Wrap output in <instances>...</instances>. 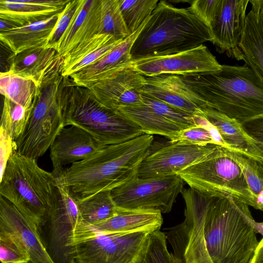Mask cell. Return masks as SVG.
Listing matches in <instances>:
<instances>
[{
	"label": "cell",
	"mask_w": 263,
	"mask_h": 263,
	"mask_svg": "<svg viewBox=\"0 0 263 263\" xmlns=\"http://www.w3.org/2000/svg\"><path fill=\"white\" fill-rule=\"evenodd\" d=\"M15 53L0 40V76L8 73Z\"/></svg>",
	"instance_id": "b9f144b4"
},
{
	"label": "cell",
	"mask_w": 263,
	"mask_h": 263,
	"mask_svg": "<svg viewBox=\"0 0 263 263\" xmlns=\"http://www.w3.org/2000/svg\"><path fill=\"white\" fill-rule=\"evenodd\" d=\"M248 263H263V239L261 238Z\"/></svg>",
	"instance_id": "7bdbcfd3"
},
{
	"label": "cell",
	"mask_w": 263,
	"mask_h": 263,
	"mask_svg": "<svg viewBox=\"0 0 263 263\" xmlns=\"http://www.w3.org/2000/svg\"><path fill=\"white\" fill-rule=\"evenodd\" d=\"M80 1L70 0L62 11L59 13L58 21L44 47L51 48L58 52L61 39L70 23Z\"/></svg>",
	"instance_id": "f35d334b"
},
{
	"label": "cell",
	"mask_w": 263,
	"mask_h": 263,
	"mask_svg": "<svg viewBox=\"0 0 263 263\" xmlns=\"http://www.w3.org/2000/svg\"><path fill=\"white\" fill-rule=\"evenodd\" d=\"M18 23L0 17V33L21 26Z\"/></svg>",
	"instance_id": "ee69618b"
},
{
	"label": "cell",
	"mask_w": 263,
	"mask_h": 263,
	"mask_svg": "<svg viewBox=\"0 0 263 263\" xmlns=\"http://www.w3.org/2000/svg\"><path fill=\"white\" fill-rule=\"evenodd\" d=\"M144 78L141 94L192 115L201 108L209 107L179 76L163 74Z\"/></svg>",
	"instance_id": "d6986e66"
},
{
	"label": "cell",
	"mask_w": 263,
	"mask_h": 263,
	"mask_svg": "<svg viewBox=\"0 0 263 263\" xmlns=\"http://www.w3.org/2000/svg\"><path fill=\"white\" fill-rule=\"evenodd\" d=\"M181 194L186 206L185 219L165 233L175 259L177 263H212L204 236L208 196L190 187L183 189Z\"/></svg>",
	"instance_id": "30bf717a"
},
{
	"label": "cell",
	"mask_w": 263,
	"mask_h": 263,
	"mask_svg": "<svg viewBox=\"0 0 263 263\" xmlns=\"http://www.w3.org/2000/svg\"><path fill=\"white\" fill-rule=\"evenodd\" d=\"M210 108L243 125L263 118V81L247 66L179 76Z\"/></svg>",
	"instance_id": "7a4b0ae2"
},
{
	"label": "cell",
	"mask_w": 263,
	"mask_h": 263,
	"mask_svg": "<svg viewBox=\"0 0 263 263\" xmlns=\"http://www.w3.org/2000/svg\"><path fill=\"white\" fill-rule=\"evenodd\" d=\"M61 74L38 88L28 121L21 135L14 141L15 150L36 160L50 148L64 127L59 95Z\"/></svg>",
	"instance_id": "9c48e42d"
},
{
	"label": "cell",
	"mask_w": 263,
	"mask_h": 263,
	"mask_svg": "<svg viewBox=\"0 0 263 263\" xmlns=\"http://www.w3.org/2000/svg\"><path fill=\"white\" fill-rule=\"evenodd\" d=\"M123 40L110 35H95L63 57L62 76L69 77L81 70L112 50Z\"/></svg>",
	"instance_id": "4316f807"
},
{
	"label": "cell",
	"mask_w": 263,
	"mask_h": 263,
	"mask_svg": "<svg viewBox=\"0 0 263 263\" xmlns=\"http://www.w3.org/2000/svg\"><path fill=\"white\" fill-rule=\"evenodd\" d=\"M249 205L231 197H208L204 223L212 263H248L259 241Z\"/></svg>",
	"instance_id": "3957f363"
},
{
	"label": "cell",
	"mask_w": 263,
	"mask_h": 263,
	"mask_svg": "<svg viewBox=\"0 0 263 263\" xmlns=\"http://www.w3.org/2000/svg\"><path fill=\"white\" fill-rule=\"evenodd\" d=\"M0 233L16 237L26 250L28 263H52L42 246L34 224L0 194Z\"/></svg>",
	"instance_id": "7402d4cb"
},
{
	"label": "cell",
	"mask_w": 263,
	"mask_h": 263,
	"mask_svg": "<svg viewBox=\"0 0 263 263\" xmlns=\"http://www.w3.org/2000/svg\"><path fill=\"white\" fill-rule=\"evenodd\" d=\"M101 0H80L60 41L58 53L63 58L77 46L98 34Z\"/></svg>",
	"instance_id": "d4e9b609"
},
{
	"label": "cell",
	"mask_w": 263,
	"mask_h": 263,
	"mask_svg": "<svg viewBox=\"0 0 263 263\" xmlns=\"http://www.w3.org/2000/svg\"><path fill=\"white\" fill-rule=\"evenodd\" d=\"M141 95L140 104L115 111L138 125L143 134L161 135L169 140L178 131L195 125L193 115Z\"/></svg>",
	"instance_id": "4fadbf2b"
},
{
	"label": "cell",
	"mask_w": 263,
	"mask_h": 263,
	"mask_svg": "<svg viewBox=\"0 0 263 263\" xmlns=\"http://www.w3.org/2000/svg\"><path fill=\"white\" fill-rule=\"evenodd\" d=\"M70 0H0V17L21 25L60 13Z\"/></svg>",
	"instance_id": "83f0119b"
},
{
	"label": "cell",
	"mask_w": 263,
	"mask_h": 263,
	"mask_svg": "<svg viewBox=\"0 0 263 263\" xmlns=\"http://www.w3.org/2000/svg\"><path fill=\"white\" fill-rule=\"evenodd\" d=\"M76 201L82 221L88 226L110 219L118 210L109 190L100 191Z\"/></svg>",
	"instance_id": "f546056e"
},
{
	"label": "cell",
	"mask_w": 263,
	"mask_h": 263,
	"mask_svg": "<svg viewBox=\"0 0 263 263\" xmlns=\"http://www.w3.org/2000/svg\"><path fill=\"white\" fill-rule=\"evenodd\" d=\"M166 240L160 230L150 233L135 263H177L167 250Z\"/></svg>",
	"instance_id": "e575fe53"
},
{
	"label": "cell",
	"mask_w": 263,
	"mask_h": 263,
	"mask_svg": "<svg viewBox=\"0 0 263 263\" xmlns=\"http://www.w3.org/2000/svg\"><path fill=\"white\" fill-rule=\"evenodd\" d=\"M14 149H15L14 141L6 131L0 127V184L9 158Z\"/></svg>",
	"instance_id": "60d3db41"
},
{
	"label": "cell",
	"mask_w": 263,
	"mask_h": 263,
	"mask_svg": "<svg viewBox=\"0 0 263 263\" xmlns=\"http://www.w3.org/2000/svg\"><path fill=\"white\" fill-rule=\"evenodd\" d=\"M212 36L207 26L189 8L160 1L137 37L132 58L163 56L191 50Z\"/></svg>",
	"instance_id": "277c9868"
},
{
	"label": "cell",
	"mask_w": 263,
	"mask_h": 263,
	"mask_svg": "<svg viewBox=\"0 0 263 263\" xmlns=\"http://www.w3.org/2000/svg\"><path fill=\"white\" fill-rule=\"evenodd\" d=\"M55 182V202L46 218L34 226L35 229L52 263H74V246L93 235L90 227L82 221L68 188L56 179Z\"/></svg>",
	"instance_id": "ba28073f"
},
{
	"label": "cell",
	"mask_w": 263,
	"mask_h": 263,
	"mask_svg": "<svg viewBox=\"0 0 263 263\" xmlns=\"http://www.w3.org/2000/svg\"><path fill=\"white\" fill-rule=\"evenodd\" d=\"M144 82V77L131 65L85 87L103 105L115 110L140 104L142 99L140 91Z\"/></svg>",
	"instance_id": "e0dca14e"
},
{
	"label": "cell",
	"mask_w": 263,
	"mask_h": 263,
	"mask_svg": "<svg viewBox=\"0 0 263 263\" xmlns=\"http://www.w3.org/2000/svg\"><path fill=\"white\" fill-rule=\"evenodd\" d=\"M154 136L143 134L126 142L104 146L54 176L67 187L75 200L100 191H111L137 177Z\"/></svg>",
	"instance_id": "6da1fadb"
},
{
	"label": "cell",
	"mask_w": 263,
	"mask_h": 263,
	"mask_svg": "<svg viewBox=\"0 0 263 263\" xmlns=\"http://www.w3.org/2000/svg\"><path fill=\"white\" fill-rule=\"evenodd\" d=\"M104 146L79 127H62L50 147L51 173L54 176H57L66 165L87 158Z\"/></svg>",
	"instance_id": "ac0fdd59"
},
{
	"label": "cell",
	"mask_w": 263,
	"mask_h": 263,
	"mask_svg": "<svg viewBox=\"0 0 263 263\" xmlns=\"http://www.w3.org/2000/svg\"><path fill=\"white\" fill-rule=\"evenodd\" d=\"M149 233L96 235L74 246V263H135Z\"/></svg>",
	"instance_id": "7c38bea8"
},
{
	"label": "cell",
	"mask_w": 263,
	"mask_h": 263,
	"mask_svg": "<svg viewBox=\"0 0 263 263\" xmlns=\"http://www.w3.org/2000/svg\"><path fill=\"white\" fill-rule=\"evenodd\" d=\"M232 159L240 167L249 188L263 209V164L238 152L230 151Z\"/></svg>",
	"instance_id": "d6a6232c"
},
{
	"label": "cell",
	"mask_w": 263,
	"mask_h": 263,
	"mask_svg": "<svg viewBox=\"0 0 263 263\" xmlns=\"http://www.w3.org/2000/svg\"><path fill=\"white\" fill-rule=\"evenodd\" d=\"M25 247L15 236L0 233V263H28Z\"/></svg>",
	"instance_id": "74e56055"
},
{
	"label": "cell",
	"mask_w": 263,
	"mask_h": 263,
	"mask_svg": "<svg viewBox=\"0 0 263 263\" xmlns=\"http://www.w3.org/2000/svg\"><path fill=\"white\" fill-rule=\"evenodd\" d=\"M249 0H220L216 14L209 26L217 51L237 60H243L239 48Z\"/></svg>",
	"instance_id": "2e32d148"
},
{
	"label": "cell",
	"mask_w": 263,
	"mask_h": 263,
	"mask_svg": "<svg viewBox=\"0 0 263 263\" xmlns=\"http://www.w3.org/2000/svg\"><path fill=\"white\" fill-rule=\"evenodd\" d=\"M38 89L31 80L6 73L0 76V95L27 109H32Z\"/></svg>",
	"instance_id": "4dcf8cb0"
},
{
	"label": "cell",
	"mask_w": 263,
	"mask_h": 263,
	"mask_svg": "<svg viewBox=\"0 0 263 263\" xmlns=\"http://www.w3.org/2000/svg\"><path fill=\"white\" fill-rule=\"evenodd\" d=\"M249 2L252 8L246 14L239 48L243 60L263 81V0Z\"/></svg>",
	"instance_id": "484cf974"
},
{
	"label": "cell",
	"mask_w": 263,
	"mask_h": 263,
	"mask_svg": "<svg viewBox=\"0 0 263 263\" xmlns=\"http://www.w3.org/2000/svg\"><path fill=\"white\" fill-rule=\"evenodd\" d=\"M59 100L64 127H79L104 145L143 134L138 125L103 105L87 88L75 84L69 77H63Z\"/></svg>",
	"instance_id": "5b68a950"
},
{
	"label": "cell",
	"mask_w": 263,
	"mask_h": 263,
	"mask_svg": "<svg viewBox=\"0 0 263 263\" xmlns=\"http://www.w3.org/2000/svg\"><path fill=\"white\" fill-rule=\"evenodd\" d=\"M158 0H119L120 8L130 34L149 17Z\"/></svg>",
	"instance_id": "d590c367"
},
{
	"label": "cell",
	"mask_w": 263,
	"mask_h": 263,
	"mask_svg": "<svg viewBox=\"0 0 263 263\" xmlns=\"http://www.w3.org/2000/svg\"><path fill=\"white\" fill-rule=\"evenodd\" d=\"M132 67L144 77L184 76L219 70L221 65L204 45L163 56L132 59Z\"/></svg>",
	"instance_id": "5bb4252c"
},
{
	"label": "cell",
	"mask_w": 263,
	"mask_h": 263,
	"mask_svg": "<svg viewBox=\"0 0 263 263\" xmlns=\"http://www.w3.org/2000/svg\"><path fill=\"white\" fill-rule=\"evenodd\" d=\"M195 115L201 116L216 128L227 149L263 164L262 142L249 134L239 121L210 107L201 108Z\"/></svg>",
	"instance_id": "44dd1931"
},
{
	"label": "cell",
	"mask_w": 263,
	"mask_h": 263,
	"mask_svg": "<svg viewBox=\"0 0 263 263\" xmlns=\"http://www.w3.org/2000/svg\"><path fill=\"white\" fill-rule=\"evenodd\" d=\"M148 18L136 31L124 39L112 50L81 70L70 76L73 82L77 85L85 87L130 66L132 47Z\"/></svg>",
	"instance_id": "603a6c76"
},
{
	"label": "cell",
	"mask_w": 263,
	"mask_h": 263,
	"mask_svg": "<svg viewBox=\"0 0 263 263\" xmlns=\"http://www.w3.org/2000/svg\"><path fill=\"white\" fill-rule=\"evenodd\" d=\"M98 34L110 35L122 40L130 34L122 16L119 0H101Z\"/></svg>",
	"instance_id": "1f68e13d"
},
{
	"label": "cell",
	"mask_w": 263,
	"mask_h": 263,
	"mask_svg": "<svg viewBox=\"0 0 263 263\" xmlns=\"http://www.w3.org/2000/svg\"><path fill=\"white\" fill-rule=\"evenodd\" d=\"M162 223V213L158 210H129L118 207L117 212L113 217L89 227L95 236L101 234L151 233L159 230Z\"/></svg>",
	"instance_id": "cb8c5ba5"
},
{
	"label": "cell",
	"mask_w": 263,
	"mask_h": 263,
	"mask_svg": "<svg viewBox=\"0 0 263 263\" xmlns=\"http://www.w3.org/2000/svg\"><path fill=\"white\" fill-rule=\"evenodd\" d=\"M59 13L0 33V40L16 54L44 47L59 17Z\"/></svg>",
	"instance_id": "f1b7e54d"
},
{
	"label": "cell",
	"mask_w": 263,
	"mask_h": 263,
	"mask_svg": "<svg viewBox=\"0 0 263 263\" xmlns=\"http://www.w3.org/2000/svg\"><path fill=\"white\" fill-rule=\"evenodd\" d=\"M178 175L139 178L137 177L110 191L116 205L129 210L151 209L168 213L183 189Z\"/></svg>",
	"instance_id": "8fae6325"
},
{
	"label": "cell",
	"mask_w": 263,
	"mask_h": 263,
	"mask_svg": "<svg viewBox=\"0 0 263 263\" xmlns=\"http://www.w3.org/2000/svg\"><path fill=\"white\" fill-rule=\"evenodd\" d=\"M62 62L55 49L34 47L15 54L8 73L32 81L38 89L61 74Z\"/></svg>",
	"instance_id": "ffe728a7"
},
{
	"label": "cell",
	"mask_w": 263,
	"mask_h": 263,
	"mask_svg": "<svg viewBox=\"0 0 263 263\" xmlns=\"http://www.w3.org/2000/svg\"><path fill=\"white\" fill-rule=\"evenodd\" d=\"M254 230L256 234L259 233L261 235H263V223L255 221L254 224Z\"/></svg>",
	"instance_id": "f6af8a7d"
},
{
	"label": "cell",
	"mask_w": 263,
	"mask_h": 263,
	"mask_svg": "<svg viewBox=\"0 0 263 263\" xmlns=\"http://www.w3.org/2000/svg\"><path fill=\"white\" fill-rule=\"evenodd\" d=\"M32 110L5 98L0 127L6 131L13 141L23 133Z\"/></svg>",
	"instance_id": "836d02e7"
},
{
	"label": "cell",
	"mask_w": 263,
	"mask_h": 263,
	"mask_svg": "<svg viewBox=\"0 0 263 263\" xmlns=\"http://www.w3.org/2000/svg\"><path fill=\"white\" fill-rule=\"evenodd\" d=\"M216 146L169 142L156 148L152 144L148 154L139 165L137 177L148 178L177 175L202 159Z\"/></svg>",
	"instance_id": "9a60e30c"
},
{
	"label": "cell",
	"mask_w": 263,
	"mask_h": 263,
	"mask_svg": "<svg viewBox=\"0 0 263 263\" xmlns=\"http://www.w3.org/2000/svg\"><path fill=\"white\" fill-rule=\"evenodd\" d=\"M220 2V0H195L191 2L189 8L209 27L216 14Z\"/></svg>",
	"instance_id": "ab89813d"
},
{
	"label": "cell",
	"mask_w": 263,
	"mask_h": 263,
	"mask_svg": "<svg viewBox=\"0 0 263 263\" xmlns=\"http://www.w3.org/2000/svg\"><path fill=\"white\" fill-rule=\"evenodd\" d=\"M193 119L195 125L178 131L169 139V142L198 145H215L206 126L205 119L199 115H194Z\"/></svg>",
	"instance_id": "8d00e7d4"
},
{
	"label": "cell",
	"mask_w": 263,
	"mask_h": 263,
	"mask_svg": "<svg viewBox=\"0 0 263 263\" xmlns=\"http://www.w3.org/2000/svg\"><path fill=\"white\" fill-rule=\"evenodd\" d=\"M0 194L36 226L53 205L57 186L52 173L40 167L36 160L14 149L0 184Z\"/></svg>",
	"instance_id": "8992f818"
},
{
	"label": "cell",
	"mask_w": 263,
	"mask_h": 263,
	"mask_svg": "<svg viewBox=\"0 0 263 263\" xmlns=\"http://www.w3.org/2000/svg\"><path fill=\"white\" fill-rule=\"evenodd\" d=\"M190 188L211 197H231L262 211L248 187L241 170L221 146L177 174Z\"/></svg>",
	"instance_id": "52a82bcc"
}]
</instances>
